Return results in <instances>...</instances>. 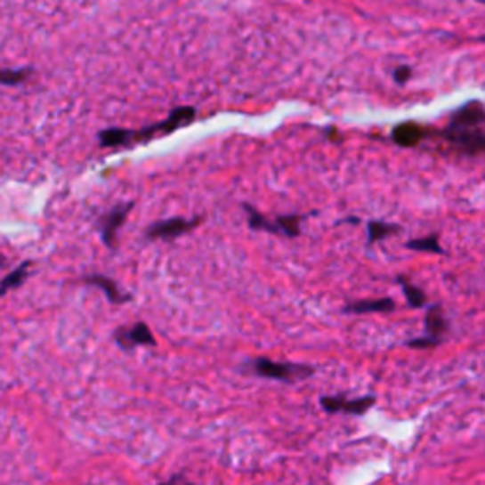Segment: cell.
<instances>
[{"mask_svg": "<svg viewBox=\"0 0 485 485\" xmlns=\"http://www.w3.org/2000/svg\"><path fill=\"white\" fill-rule=\"evenodd\" d=\"M194 107H176L171 114L154 125H146L142 129H122V127H109L99 131V144L102 149H124V146H133L150 142L158 137H167L174 133L176 129H182L196 120Z\"/></svg>", "mask_w": 485, "mask_h": 485, "instance_id": "1", "label": "cell"}, {"mask_svg": "<svg viewBox=\"0 0 485 485\" xmlns=\"http://www.w3.org/2000/svg\"><path fill=\"white\" fill-rule=\"evenodd\" d=\"M245 370L258 377H266V379H275V381H283V384H298V381L310 379L315 374V368L310 364H302V362H277L271 359H251L247 360Z\"/></svg>", "mask_w": 485, "mask_h": 485, "instance_id": "2", "label": "cell"}, {"mask_svg": "<svg viewBox=\"0 0 485 485\" xmlns=\"http://www.w3.org/2000/svg\"><path fill=\"white\" fill-rule=\"evenodd\" d=\"M203 222L201 216H194V218H167V220H159V222L150 224L144 231V238L149 241H173L176 238H181L184 233H190L192 230H196L199 224Z\"/></svg>", "mask_w": 485, "mask_h": 485, "instance_id": "3", "label": "cell"}, {"mask_svg": "<svg viewBox=\"0 0 485 485\" xmlns=\"http://www.w3.org/2000/svg\"><path fill=\"white\" fill-rule=\"evenodd\" d=\"M444 139L451 142V146L457 152L478 158L485 150V133L483 129H455L446 127L444 129Z\"/></svg>", "mask_w": 485, "mask_h": 485, "instance_id": "4", "label": "cell"}, {"mask_svg": "<svg viewBox=\"0 0 485 485\" xmlns=\"http://www.w3.org/2000/svg\"><path fill=\"white\" fill-rule=\"evenodd\" d=\"M135 201H127V203H117L116 207H112L109 213H105L99 220V231H101V239L109 248H116L117 243V231L125 224V220L129 213L133 211Z\"/></svg>", "mask_w": 485, "mask_h": 485, "instance_id": "5", "label": "cell"}, {"mask_svg": "<svg viewBox=\"0 0 485 485\" xmlns=\"http://www.w3.org/2000/svg\"><path fill=\"white\" fill-rule=\"evenodd\" d=\"M114 342L116 345L120 347L122 351H133L141 345L146 347H156L158 342L152 334V330L149 328L146 322H135V325L131 327H122L114 330Z\"/></svg>", "mask_w": 485, "mask_h": 485, "instance_id": "6", "label": "cell"}, {"mask_svg": "<svg viewBox=\"0 0 485 485\" xmlns=\"http://www.w3.org/2000/svg\"><path fill=\"white\" fill-rule=\"evenodd\" d=\"M376 404V396H362V399H345V396H322L320 406L328 414H349L364 416Z\"/></svg>", "mask_w": 485, "mask_h": 485, "instance_id": "7", "label": "cell"}, {"mask_svg": "<svg viewBox=\"0 0 485 485\" xmlns=\"http://www.w3.org/2000/svg\"><path fill=\"white\" fill-rule=\"evenodd\" d=\"M483 122H485L483 105H481V101L474 99V101L465 102L461 109H457L451 114L448 127H455V129H483Z\"/></svg>", "mask_w": 485, "mask_h": 485, "instance_id": "8", "label": "cell"}, {"mask_svg": "<svg viewBox=\"0 0 485 485\" xmlns=\"http://www.w3.org/2000/svg\"><path fill=\"white\" fill-rule=\"evenodd\" d=\"M429 129L417 124V122H402L399 125H394L391 131V139L394 144L402 146V149H414L424 137H427Z\"/></svg>", "mask_w": 485, "mask_h": 485, "instance_id": "9", "label": "cell"}, {"mask_svg": "<svg viewBox=\"0 0 485 485\" xmlns=\"http://www.w3.org/2000/svg\"><path fill=\"white\" fill-rule=\"evenodd\" d=\"M84 283L93 285V287L101 288L102 294H105L107 300H109L110 303L122 305V303L131 302V294L124 292L120 287H117V283L114 281V279H110V277H107V275H101V273L85 275V277H84Z\"/></svg>", "mask_w": 485, "mask_h": 485, "instance_id": "10", "label": "cell"}, {"mask_svg": "<svg viewBox=\"0 0 485 485\" xmlns=\"http://www.w3.org/2000/svg\"><path fill=\"white\" fill-rule=\"evenodd\" d=\"M424 328H427V335L429 340L436 342L438 345L444 342V335L448 334V320L444 315V310L440 303H432L429 305L427 315H424Z\"/></svg>", "mask_w": 485, "mask_h": 485, "instance_id": "11", "label": "cell"}, {"mask_svg": "<svg viewBox=\"0 0 485 485\" xmlns=\"http://www.w3.org/2000/svg\"><path fill=\"white\" fill-rule=\"evenodd\" d=\"M396 310V303L391 298H370V300H355L349 302L344 307V313H392Z\"/></svg>", "mask_w": 485, "mask_h": 485, "instance_id": "12", "label": "cell"}, {"mask_svg": "<svg viewBox=\"0 0 485 485\" xmlns=\"http://www.w3.org/2000/svg\"><path fill=\"white\" fill-rule=\"evenodd\" d=\"M396 285L400 287V290H402L404 298H406V302H408L409 307H414V310H423V307L427 305V294H424L421 288H417L404 275L396 277Z\"/></svg>", "mask_w": 485, "mask_h": 485, "instance_id": "13", "label": "cell"}, {"mask_svg": "<svg viewBox=\"0 0 485 485\" xmlns=\"http://www.w3.org/2000/svg\"><path fill=\"white\" fill-rule=\"evenodd\" d=\"M243 211L247 213V218H248V228L255 230V231H266V233H275V235H281V231H279V226L275 220H270L268 216H263L258 209L251 207V205L245 203L243 205Z\"/></svg>", "mask_w": 485, "mask_h": 485, "instance_id": "14", "label": "cell"}, {"mask_svg": "<svg viewBox=\"0 0 485 485\" xmlns=\"http://www.w3.org/2000/svg\"><path fill=\"white\" fill-rule=\"evenodd\" d=\"M368 230V247H374L376 243H381L384 239L391 238V235H396L402 231L400 224H392V222H384V220H372L366 226Z\"/></svg>", "mask_w": 485, "mask_h": 485, "instance_id": "15", "label": "cell"}, {"mask_svg": "<svg viewBox=\"0 0 485 485\" xmlns=\"http://www.w3.org/2000/svg\"><path fill=\"white\" fill-rule=\"evenodd\" d=\"M28 268H31V262H23L20 268H16L12 273H8L3 279V283H0V296H4L6 292H12V290H16L18 287H21L25 279L28 277Z\"/></svg>", "mask_w": 485, "mask_h": 485, "instance_id": "16", "label": "cell"}, {"mask_svg": "<svg viewBox=\"0 0 485 485\" xmlns=\"http://www.w3.org/2000/svg\"><path fill=\"white\" fill-rule=\"evenodd\" d=\"M408 248L417 253H431V255H446L444 248L440 247V238L436 233L429 235V238H421V239H411L406 243Z\"/></svg>", "mask_w": 485, "mask_h": 485, "instance_id": "17", "label": "cell"}, {"mask_svg": "<svg viewBox=\"0 0 485 485\" xmlns=\"http://www.w3.org/2000/svg\"><path fill=\"white\" fill-rule=\"evenodd\" d=\"M31 77V69H0V84L3 85H20Z\"/></svg>", "mask_w": 485, "mask_h": 485, "instance_id": "18", "label": "cell"}, {"mask_svg": "<svg viewBox=\"0 0 485 485\" xmlns=\"http://www.w3.org/2000/svg\"><path fill=\"white\" fill-rule=\"evenodd\" d=\"M411 75H414V69L409 65H399L392 70V80L399 85H404L411 78Z\"/></svg>", "mask_w": 485, "mask_h": 485, "instance_id": "19", "label": "cell"}, {"mask_svg": "<svg viewBox=\"0 0 485 485\" xmlns=\"http://www.w3.org/2000/svg\"><path fill=\"white\" fill-rule=\"evenodd\" d=\"M406 345L411 347V349H432V347H438V344L432 342V340H429L427 335L416 337V340H409V342H406Z\"/></svg>", "mask_w": 485, "mask_h": 485, "instance_id": "20", "label": "cell"}, {"mask_svg": "<svg viewBox=\"0 0 485 485\" xmlns=\"http://www.w3.org/2000/svg\"><path fill=\"white\" fill-rule=\"evenodd\" d=\"M159 485H196V483H192L188 478H184V476H181V474H176V476H173L171 480H167V481H164V483H159Z\"/></svg>", "mask_w": 485, "mask_h": 485, "instance_id": "21", "label": "cell"}, {"mask_svg": "<svg viewBox=\"0 0 485 485\" xmlns=\"http://www.w3.org/2000/svg\"><path fill=\"white\" fill-rule=\"evenodd\" d=\"M337 224H359V218H344V220H340V222H337Z\"/></svg>", "mask_w": 485, "mask_h": 485, "instance_id": "22", "label": "cell"}]
</instances>
